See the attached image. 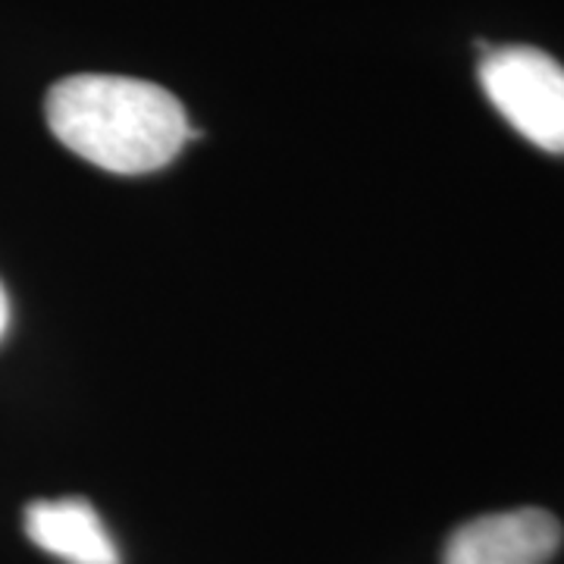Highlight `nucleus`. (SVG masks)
Listing matches in <instances>:
<instances>
[{"label":"nucleus","mask_w":564,"mask_h":564,"mask_svg":"<svg viewBox=\"0 0 564 564\" xmlns=\"http://www.w3.org/2000/svg\"><path fill=\"white\" fill-rule=\"evenodd\" d=\"M25 536L66 564H120V549L85 499H44L25 508Z\"/></svg>","instance_id":"obj_4"},{"label":"nucleus","mask_w":564,"mask_h":564,"mask_svg":"<svg viewBox=\"0 0 564 564\" xmlns=\"http://www.w3.org/2000/svg\"><path fill=\"white\" fill-rule=\"evenodd\" d=\"M7 321H10V304H7V292H3V285H0V336H3V329H7Z\"/></svg>","instance_id":"obj_5"},{"label":"nucleus","mask_w":564,"mask_h":564,"mask_svg":"<svg viewBox=\"0 0 564 564\" xmlns=\"http://www.w3.org/2000/svg\"><path fill=\"white\" fill-rule=\"evenodd\" d=\"M480 85L514 132L549 154H564V66L540 47H486Z\"/></svg>","instance_id":"obj_2"},{"label":"nucleus","mask_w":564,"mask_h":564,"mask_svg":"<svg viewBox=\"0 0 564 564\" xmlns=\"http://www.w3.org/2000/svg\"><path fill=\"white\" fill-rule=\"evenodd\" d=\"M44 113L73 154L120 176L154 173L198 139L176 95L129 76H66L47 91Z\"/></svg>","instance_id":"obj_1"},{"label":"nucleus","mask_w":564,"mask_h":564,"mask_svg":"<svg viewBox=\"0 0 564 564\" xmlns=\"http://www.w3.org/2000/svg\"><path fill=\"white\" fill-rule=\"evenodd\" d=\"M562 545V524L543 508H514L462 524L443 564H545Z\"/></svg>","instance_id":"obj_3"}]
</instances>
